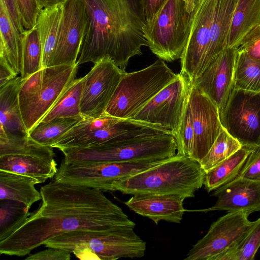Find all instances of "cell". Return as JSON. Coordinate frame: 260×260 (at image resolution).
I'll list each match as a JSON object with an SVG mask.
<instances>
[{
    "mask_svg": "<svg viewBox=\"0 0 260 260\" xmlns=\"http://www.w3.org/2000/svg\"><path fill=\"white\" fill-rule=\"evenodd\" d=\"M40 191L38 209L0 240L1 254L22 257L52 238L75 230L136 225L101 190L53 179Z\"/></svg>",
    "mask_w": 260,
    "mask_h": 260,
    "instance_id": "6da1fadb",
    "label": "cell"
},
{
    "mask_svg": "<svg viewBox=\"0 0 260 260\" xmlns=\"http://www.w3.org/2000/svg\"><path fill=\"white\" fill-rule=\"evenodd\" d=\"M83 1L88 21L77 64L108 56L124 70L130 58L147 46L140 0Z\"/></svg>",
    "mask_w": 260,
    "mask_h": 260,
    "instance_id": "7a4b0ae2",
    "label": "cell"
},
{
    "mask_svg": "<svg viewBox=\"0 0 260 260\" xmlns=\"http://www.w3.org/2000/svg\"><path fill=\"white\" fill-rule=\"evenodd\" d=\"M206 172L188 156L173 157L115 182L113 190L125 194H174L193 198L204 185Z\"/></svg>",
    "mask_w": 260,
    "mask_h": 260,
    "instance_id": "3957f363",
    "label": "cell"
},
{
    "mask_svg": "<svg viewBox=\"0 0 260 260\" xmlns=\"http://www.w3.org/2000/svg\"><path fill=\"white\" fill-rule=\"evenodd\" d=\"M131 226L105 230L81 229L62 234L45 245L67 250L82 259L115 260L144 256L146 243Z\"/></svg>",
    "mask_w": 260,
    "mask_h": 260,
    "instance_id": "277c9868",
    "label": "cell"
},
{
    "mask_svg": "<svg viewBox=\"0 0 260 260\" xmlns=\"http://www.w3.org/2000/svg\"><path fill=\"white\" fill-rule=\"evenodd\" d=\"M173 134L146 137L66 150L64 162L73 165L167 159L177 154Z\"/></svg>",
    "mask_w": 260,
    "mask_h": 260,
    "instance_id": "5b68a950",
    "label": "cell"
},
{
    "mask_svg": "<svg viewBox=\"0 0 260 260\" xmlns=\"http://www.w3.org/2000/svg\"><path fill=\"white\" fill-rule=\"evenodd\" d=\"M176 75L160 59L141 70L125 72L107 107L105 114L121 119H132L171 82Z\"/></svg>",
    "mask_w": 260,
    "mask_h": 260,
    "instance_id": "8992f818",
    "label": "cell"
},
{
    "mask_svg": "<svg viewBox=\"0 0 260 260\" xmlns=\"http://www.w3.org/2000/svg\"><path fill=\"white\" fill-rule=\"evenodd\" d=\"M192 13L183 0H168L153 20L145 24L147 46L159 59L167 62L180 59L189 36Z\"/></svg>",
    "mask_w": 260,
    "mask_h": 260,
    "instance_id": "52a82bcc",
    "label": "cell"
},
{
    "mask_svg": "<svg viewBox=\"0 0 260 260\" xmlns=\"http://www.w3.org/2000/svg\"><path fill=\"white\" fill-rule=\"evenodd\" d=\"M165 160L147 159L88 165L68 164L62 161L54 179L60 182L114 191L113 184L115 182L138 174Z\"/></svg>",
    "mask_w": 260,
    "mask_h": 260,
    "instance_id": "ba28073f",
    "label": "cell"
},
{
    "mask_svg": "<svg viewBox=\"0 0 260 260\" xmlns=\"http://www.w3.org/2000/svg\"><path fill=\"white\" fill-rule=\"evenodd\" d=\"M216 0H198L192 13L189 36L180 58V73L191 83L216 56L212 44V19Z\"/></svg>",
    "mask_w": 260,
    "mask_h": 260,
    "instance_id": "9c48e42d",
    "label": "cell"
},
{
    "mask_svg": "<svg viewBox=\"0 0 260 260\" xmlns=\"http://www.w3.org/2000/svg\"><path fill=\"white\" fill-rule=\"evenodd\" d=\"M219 114L223 128L242 145L260 146V92L235 88Z\"/></svg>",
    "mask_w": 260,
    "mask_h": 260,
    "instance_id": "30bf717a",
    "label": "cell"
},
{
    "mask_svg": "<svg viewBox=\"0 0 260 260\" xmlns=\"http://www.w3.org/2000/svg\"><path fill=\"white\" fill-rule=\"evenodd\" d=\"M192 84L179 73L132 118L161 126L175 136L179 131Z\"/></svg>",
    "mask_w": 260,
    "mask_h": 260,
    "instance_id": "8fae6325",
    "label": "cell"
},
{
    "mask_svg": "<svg viewBox=\"0 0 260 260\" xmlns=\"http://www.w3.org/2000/svg\"><path fill=\"white\" fill-rule=\"evenodd\" d=\"M126 72L109 57L94 63L91 70L84 76L80 111L84 117L96 118L105 114L121 78Z\"/></svg>",
    "mask_w": 260,
    "mask_h": 260,
    "instance_id": "7c38bea8",
    "label": "cell"
},
{
    "mask_svg": "<svg viewBox=\"0 0 260 260\" xmlns=\"http://www.w3.org/2000/svg\"><path fill=\"white\" fill-rule=\"evenodd\" d=\"M249 214L229 212L218 218L210 226L206 234L189 250L185 260H212L236 245L247 233L254 221Z\"/></svg>",
    "mask_w": 260,
    "mask_h": 260,
    "instance_id": "4fadbf2b",
    "label": "cell"
},
{
    "mask_svg": "<svg viewBox=\"0 0 260 260\" xmlns=\"http://www.w3.org/2000/svg\"><path fill=\"white\" fill-rule=\"evenodd\" d=\"M88 16L83 0H65L51 66L77 63Z\"/></svg>",
    "mask_w": 260,
    "mask_h": 260,
    "instance_id": "5bb4252c",
    "label": "cell"
},
{
    "mask_svg": "<svg viewBox=\"0 0 260 260\" xmlns=\"http://www.w3.org/2000/svg\"><path fill=\"white\" fill-rule=\"evenodd\" d=\"M78 65H59L43 69L42 86L31 104L22 113L28 132L51 110L75 79Z\"/></svg>",
    "mask_w": 260,
    "mask_h": 260,
    "instance_id": "9a60e30c",
    "label": "cell"
},
{
    "mask_svg": "<svg viewBox=\"0 0 260 260\" xmlns=\"http://www.w3.org/2000/svg\"><path fill=\"white\" fill-rule=\"evenodd\" d=\"M188 102L194 131L193 147L190 157L200 163L223 127L217 106L206 94L193 85Z\"/></svg>",
    "mask_w": 260,
    "mask_h": 260,
    "instance_id": "2e32d148",
    "label": "cell"
},
{
    "mask_svg": "<svg viewBox=\"0 0 260 260\" xmlns=\"http://www.w3.org/2000/svg\"><path fill=\"white\" fill-rule=\"evenodd\" d=\"M236 57V49L225 48L191 83L215 104L219 112L225 106L235 88Z\"/></svg>",
    "mask_w": 260,
    "mask_h": 260,
    "instance_id": "e0dca14e",
    "label": "cell"
},
{
    "mask_svg": "<svg viewBox=\"0 0 260 260\" xmlns=\"http://www.w3.org/2000/svg\"><path fill=\"white\" fill-rule=\"evenodd\" d=\"M217 198L211 207L186 211L207 212L214 211H242L249 214L260 212V181L238 176L215 189L212 194Z\"/></svg>",
    "mask_w": 260,
    "mask_h": 260,
    "instance_id": "ac0fdd59",
    "label": "cell"
},
{
    "mask_svg": "<svg viewBox=\"0 0 260 260\" xmlns=\"http://www.w3.org/2000/svg\"><path fill=\"white\" fill-rule=\"evenodd\" d=\"M185 198L174 194H138L124 202L132 211L152 220L156 224L160 221L180 223L186 209Z\"/></svg>",
    "mask_w": 260,
    "mask_h": 260,
    "instance_id": "d6986e66",
    "label": "cell"
},
{
    "mask_svg": "<svg viewBox=\"0 0 260 260\" xmlns=\"http://www.w3.org/2000/svg\"><path fill=\"white\" fill-rule=\"evenodd\" d=\"M22 80L16 76L0 87L1 137L28 136L18 98Z\"/></svg>",
    "mask_w": 260,
    "mask_h": 260,
    "instance_id": "ffe728a7",
    "label": "cell"
},
{
    "mask_svg": "<svg viewBox=\"0 0 260 260\" xmlns=\"http://www.w3.org/2000/svg\"><path fill=\"white\" fill-rule=\"evenodd\" d=\"M0 170L29 176L40 184L54 177L58 169L54 158L32 154H10L0 156Z\"/></svg>",
    "mask_w": 260,
    "mask_h": 260,
    "instance_id": "44dd1931",
    "label": "cell"
},
{
    "mask_svg": "<svg viewBox=\"0 0 260 260\" xmlns=\"http://www.w3.org/2000/svg\"><path fill=\"white\" fill-rule=\"evenodd\" d=\"M35 179L19 173L0 170V201L11 200L23 204L29 212L31 206L41 200L35 185Z\"/></svg>",
    "mask_w": 260,
    "mask_h": 260,
    "instance_id": "7402d4cb",
    "label": "cell"
},
{
    "mask_svg": "<svg viewBox=\"0 0 260 260\" xmlns=\"http://www.w3.org/2000/svg\"><path fill=\"white\" fill-rule=\"evenodd\" d=\"M64 2L41 9L38 16L35 26L39 31L42 49V69L52 65Z\"/></svg>",
    "mask_w": 260,
    "mask_h": 260,
    "instance_id": "603a6c76",
    "label": "cell"
},
{
    "mask_svg": "<svg viewBox=\"0 0 260 260\" xmlns=\"http://www.w3.org/2000/svg\"><path fill=\"white\" fill-rule=\"evenodd\" d=\"M0 58L17 75L22 68L21 35L13 27L3 2L0 0Z\"/></svg>",
    "mask_w": 260,
    "mask_h": 260,
    "instance_id": "cb8c5ba5",
    "label": "cell"
},
{
    "mask_svg": "<svg viewBox=\"0 0 260 260\" xmlns=\"http://www.w3.org/2000/svg\"><path fill=\"white\" fill-rule=\"evenodd\" d=\"M260 25V0H238L231 24L228 47L236 49L244 38Z\"/></svg>",
    "mask_w": 260,
    "mask_h": 260,
    "instance_id": "d4e9b609",
    "label": "cell"
},
{
    "mask_svg": "<svg viewBox=\"0 0 260 260\" xmlns=\"http://www.w3.org/2000/svg\"><path fill=\"white\" fill-rule=\"evenodd\" d=\"M254 147L242 145L232 155L206 173L204 185L209 192L228 183L239 176L248 156Z\"/></svg>",
    "mask_w": 260,
    "mask_h": 260,
    "instance_id": "484cf974",
    "label": "cell"
},
{
    "mask_svg": "<svg viewBox=\"0 0 260 260\" xmlns=\"http://www.w3.org/2000/svg\"><path fill=\"white\" fill-rule=\"evenodd\" d=\"M84 77L75 79L40 121L62 117H84L80 111Z\"/></svg>",
    "mask_w": 260,
    "mask_h": 260,
    "instance_id": "4316f807",
    "label": "cell"
},
{
    "mask_svg": "<svg viewBox=\"0 0 260 260\" xmlns=\"http://www.w3.org/2000/svg\"><path fill=\"white\" fill-rule=\"evenodd\" d=\"M83 118L62 117L40 121L28 132V136L40 144L52 147Z\"/></svg>",
    "mask_w": 260,
    "mask_h": 260,
    "instance_id": "83f0119b",
    "label": "cell"
},
{
    "mask_svg": "<svg viewBox=\"0 0 260 260\" xmlns=\"http://www.w3.org/2000/svg\"><path fill=\"white\" fill-rule=\"evenodd\" d=\"M260 247V217L234 246L215 256L212 260H252Z\"/></svg>",
    "mask_w": 260,
    "mask_h": 260,
    "instance_id": "f1b7e54d",
    "label": "cell"
},
{
    "mask_svg": "<svg viewBox=\"0 0 260 260\" xmlns=\"http://www.w3.org/2000/svg\"><path fill=\"white\" fill-rule=\"evenodd\" d=\"M22 79L42 69V49L38 28L25 30L22 35Z\"/></svg>",
    "mask_w": 260,
    "mask_h": 260,
    "instance_id": "f546056e",
    "label": "cell"
},
{
    "mask_svg": "<svg viewBox=\"0 0 260 260\" xmlns=\"http://www.w3.org/2000/svg\"><path fill=\"white\" fill-rule=\"evenodd\" d=\"M234 83L235 88L260 92V62L237 51Z\"/></svg>",
    "mask_w": 260,
    "mask_h": 260,
    "instance_id": "4dcf8cb0",
    "label": "cell"
},
{
    "mask_svg": "<svg viewBox=\"0 0 260 260\" xmlns=\"http://www.w3.org/2000/svg\"><path fill=\"white\" fill-rule=\"evenodd\" d=\"M242 145L223 128L212 146L200 162L206 173L239 150Z\"/></svg>",
    "mask_w": 260,
    "mask_h": 260,
    "instance_id": "1f68e13d",
    "label": "cell"
},
{
    "mask_svg": "<svg viewBox=\"0 0 260 260\" xmlns=\"http://www.w3.org/2000/svg\"><path fill=\"white\" fill-rule=\"evenodd\" d=\"M10 154L55 156L52 147L40 144L29 136L0 137V156Z\"/></svg>",
    "mask_w": 260,
    "mask_h": 260,
    "instance_id": "d6a6232c",
    "label": "cell"
},
{
    "mask_svg": "<svg viewBox=\"0 0 260 260\" xmlns=\"http://www.w3.org/2000/svg\"><path fill=\"white\" fill-rule=\"evenodd\" d=\"M0 204V240L9 236L31 212L24 205L11 200H1Z\"/></svg>",
    "mask_w": 260,
    "mask_h": 260,
    "instance_id": "836d02e7",
    "label": "cell"
},
{
    "mask_svg": "<svg viewBox=\"0 0 260 260\" xmlns=\"http://www.w3.org/2000/svg\"><path fill=\"white\" fill-rule=\"evenodd\" d=\"M177 154L190 157L193 147L194 131L190 105L188 102L185 109L177 134L175 136Z\"/></svg>",
    "mask_w": 260,
    "mask_h": 260,
    "instance_id": "e575fe53",
    "label": "cell"
},
{
    "mask_svg": "<svg viewBox=\"0 0 260 260\" xmlns=\"http://www.w3.org/2000/svg\"><path fill=\"white\" fill-rule=\"evenodd\" d=\"M42 69L24 79H22L18 98L21 113L31 104L39 91L43 81Z\"/></svg>",
    "mask_w": 260,
    "mask_h": 260,
    "instance_id": "d590c367",
    "label": "cell"
},
{
    "mask_svg": "<svg viewBox=\"0 0 260 260\" xmlns=\"http://www.w3.org/2000/svg\"><path fill=\"white\" fill-rule=\"evenodd\" d=\"M236 49L250 59L260 62V25L249 32Z\"/></svg>",
    "mask_w": 260,
    "mask_h": 260,
    "instance_id": "8d00e7d4",
    "label": "cell"
},
{
    "mask_svg": "<svg viewBox=\"0 0 260 260\" xmlns=\"http://www.w3.org/2000/svg\"><path fill=\"white\" fill-rule=\"evenodd\" d=\"M25 30L34 28L41 10L37 0H16Z\"/></svg>",
    "mask_w": 260,
    "mask_h": 260,
    "instance_id": "74e56055",
    "label": "cell"
},
{
    "mask_svg": "<svg viewBox=\"0 0 260 260\" xmlns=\"http://www.w3.org/2000/svg\"><path fill=\"white\" fill-rule=\"evenodd\" d=\"M239 176L260 181V146L254 147L245 161Z\"/></svg>",
    "mask_w": 260,
    "mask_h": 260,
    "instance_id": "f35d334b",
    "label": "cell"
},
{
    "mask_svg": "<svg viewBox=\"0 0 260 260\" xmlns=\"http://www.w3.org/2000/svg\"><path fill=\"white\" fill-rule=\"evenodd\" d=\"M71 253L61 249L48 247L26 257V260H69Z\"/></svg>",
    "mask_w": 260,
    "mask_h": 260,
    "instance_id": "ab89813d",
    "label": "cell"
},
{
    "mask_svg": "<svg viewBox=\"0 0 260 260\" xmlns=\"http://www.w3.org/2000/svg\"><path fill=\"white\" fill-rule=\"evenodd\" d=\"M5 6L8 17L15 30L20 35L25 31L22 18L16 0H1Z\"/></svg>",
    "mask_w": 260,
    "mask_h": 260,
    "instance_id": "60d3db41",
    "label": "cell"
},
{
    "mask_svg": "<svg viewBox=\"0 0 260 260\" xmlns=\"http://www.w3.org/2000/svg\"><path fill=\"white\" fill-rule=\"evenodd\" d=\"M168 0H140L146 24L150 23Z\"/></svg>",
    "mask_w": 260,
    "mask_h": 260,
    "instance_id": "b9f144b4",
    "label": "cell"
},
{
    "mask_svg": "<svg viewBox=\"0 0 260 260\" xmlns=\"http://www.w3.org/2000/svg\"><path fill=\"white\" fill-rule=\"evenodd\" d=\"M16 76L17 75L12 71L6 62L0 58V87Z\"/></svg>",
    "mask_w": 260,
    "mask_h": 260,
    "instance_id": "7bdbcfd3",
    "label": "cell"
},
{
    "mask_svg": "<svg viewBox=\"0 0 260 260\" xmlns=\"http://www.w3.org/2000/svg\"><path fill=\"white\" fill-rule=\"evenodd\" d=\"M41 9L64 2L65 0H37Z\"/></svg>",
    "mask_w": 260,
    "mask_h": 260,
    "instance_id": "ee69618b",
    "label": "cell"
},
{
    "mask_svg": "<svg viewBox=\"0 0 260 260\" xmlns=\"http://www.w3.org/2000/svg\"><path fill=\"white\" fill-rule=\"evenodd\" d=\"M198 0H189V4L187 6V10L192 12Z\"/></svg>",
    "mask_w": 260,
    "mask_h": 260,
    "instance_id": "f6af8a7d",
    "label": "cell"
},
{
    "mask_svg": "<svg viewBox=\"0 0 260 260\" xmlns=\"http://www.w3.org/2000/svg\"><path fill=\"white\" fill-rule=\"evenodd\" d=\"M183 1L185 2V3L186 4V8H187V6L189 4V0H183Z\"/></svg>",
    "mask_w": 260,
    "mask_h": 260,
    "instance_id": "bcb514c9",
    "label": "cell"
}]
</instances>
